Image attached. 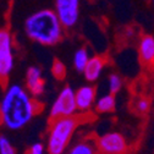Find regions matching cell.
I'll return each mask as SVG.
<instances>
[{
    "instance_id": "obj_1",
    "label": "cell",
    "mask_w": 154,
    "mask_h": 154,
    "mask_svg": "<svg viewBox=\"0 0 154 154\" xmlns=\"http://www.w3.org/2000/svg\"><path fill=\"white\" fill-rule=\"evenodd\" d=\"M41 110V104L23 86L9 85L0 99V125L18 131L27 126Z\"/></svg>"
},
{
    "instance_id": "obj_2",
    "label": "cell",
    "mask_w": 154,
    "mask_h": 154,
    "mask_svg": "<svg viewBox=\"0 0 154 154\" xmlns=\"http://www.w3.org/2000/svg\"><path fill=\"white\" fill-rule=\"evenodd\" d=\"M64 26L51 9L31 14L25 21V32L31 41L45 47L56 45L64 37Z\"/></svg>"
},
{
    "instance_id": "obj_3",
    "label": "cell",
    "mask_w": 154,
    "mask_h": 154,
    "mask_svg": "<svg viewBox=\"0 0 154 154\" xmlns=\"http://www.w3.org/2000/svg\"><path fill=\"white\" fill-rule=\"evenodd\" d=\"M79 125L80 119L76 115L50 120L45 147L48 154H64Z\"/></svg>"
},
{
    "instance_id": "obj_4",
    "label": "cell",
    "mask_w": 154,
    "mask_h": 154,
    "mask_svg": "<svg viewBox=\"0 0 154 154\" xmlns=\"http://www.w3.org/2000/svg\"><path fill=\"white\" fill-rule=\"evenodd\" d=\"M15 66L14 38L9 29H0V85H6Z\"/></svg>"
},
{
    "instance_id": "obj_5",
    "label": "cell",
    "mask_w": 154,
    "mask_h": 154,
    "mask_svg": "<svg viewBox=\"0 0 154 154\" xmlns=\"http://www.w3.org/2000/svg\"><path fill=\"white\" fill-rule=\"evenodd\" d=\"M76 111L77 106L75 99V91L70 86H65L59 92L50 108V120L73 116L76 115Z\"/></svg>"
},
{
    "instance_id": "obj_6",
    "label": "cell",
    "mask_w": 154,
    "mask_h": 154,
    "mask_svg": "<svg viewBox=\"0 0 154 154\" xmlns=\"http://www.w3.org/2000/svg\"><path fill=\"white\" fill-rule=\"evenodd\" d=\"M81 0H55V14L64 28H73L80 20Z\"/></svg>"
},
{
    "instance_id": "obj_7",
    "label": "cell",
    "mask_w": 154,
    "mask_h": 154,
    "mask_svg": "<svg viewBox=\"0 0 154 154\" xmlns=\"http://www.w3.org/2000/svg\"><path fill=\"white\" fill-rule=\"evenodd\" d=\"M97 149L100 154H125L127 143L125 137L119 132H108L97 141Z\"/></svg>"
},
{
    "instance_id": "obj_8",
    "label": "cell",
    "mask_w": 154,
    "mask_h": 154,
    "mask_svg": "<svg viewBox=\"0 0 154 154\" xmlns=\"http://www.w3.org/2000/svg\"><path fill=\"white\" fill-rule=\"evenodd\" d=\"M26 89L33 98H39L44 94L45 82L43 79V72L38 66H31L26 71Z\"/></svg>"
},
{
    "instance_id": "obj_9",
    "label": "cell",
    "mask_w": 154,
    "mask_h": 154,
    "mask_svg": "<svg viewBox=\"0 0 154 154\" xmlns=\"http://www.w3.org/2000/svg\"><path fill=\"white\" fill-rule=\"evenodd\" d=\"M95 95H97V89L94 86H82L77 91H75V99L77 110L82 112L89 111L95 104Z\"/></svg>"
},
{
    "instance_id": "obj_10",
    "label": "cell",
    "mask_w": 154,
    "mask_h": 154,
    "mask_svg": "<svg viewBox=\"0 0 154 154\" xmlns=\"http://www.w3.org/2000/svg\"><path fill=\"white\" fill-rule=\"evenodd\" d=\"M105 64H106V60L103 56H91L83 70L85 79L88 82H95L100 77L105 67Z\"/></svg>"
},
{
    "instance_id": "obj_11",
    "label": "cell",
    "mask_w": 154,
    "mask_h": 154,
    "mask_svg": "<svg viewBox=\"0 0 154 154\" xmlns=\"http://www.w3.org/2000/svg\"><path fill=\"white\" fill-rule=\"evenodd\" d=\"M140 57L143 64H152L154 63V37L152 35H143L140 41Z\"/></svg>"
},
{
    "instance_id": "obj_12",
    "label": "cell",
    "mask_w": 154,
    "mask_h": 154,
    "mask_svg": "<svg viewBox=\"0 0 154 154\" xmlns=\"http://www.w3.org/2000/svg\"><path fill=\"white\" fill-rule=\"evenodd\" d=\"M67 154H98V149L97 144L87 138L72 144L69 148Z\"/></svg>"
},
{
    "instance_id": "obj_13",
    "label": "cell",
    "mask_w": 154,
    "mask_h": 154,
    "mask_svg": "<svg viewBox=\"0 0 154 154\" xmlns=\"http://www.w3.org/2000/svg\"><path fill=\"white\" fill-rule=\"evenodd\" d=\"M116 106V100H115V95L114 94H104L103 97H100L94 104V109L97 112L100 114H106V112H111L115 110Z\"/></svg>"
},
{
    "instance_id": "obj_14",
    "label": "cell",
    "mask_w": 154,
    "mask_h": 154,
    "mask_svg": "<svg viewBox=\"0 0 154 154\" xmlns=\"http://www.w3.org/2000/svg\"><path fill=\"white\" fill-rule=\"evenodd\" d=\"M89 53L86 48H80L77 49L73 54V67L76 71L83 72L88 60H89Z\"/></svg>"
},
{
    "instance_id": "obj_15",
    "label": "cell",
    "mask_w": 154,
    "mask_h": 154,
    "mask_svg": "<svg viewBox=\"0 0 154 154\" xmlns=\"http://www.w3.org/2000/svg\"><path fill=\"white\" fill-rule=\"evenodd\" d=\"M108 86H109V92L110 94H116L120 92L121 87H122V81H121V77L118 73H111L109 76V80H108Z\"/></svg>"
},
{
    "instance_id": "obj_16",
    "label": "cell",
    "mask_w": 154,
    "mask_h": 154,
    "mask_svg": "<svg viewBox=\"0 0 154 154\" xmlns=\"http://www.w3.org/2000/svg\"><path fill=\"white\" fill-rule=\"evenodd\" d=\"M51 73L56 80H64L66 76V66L63 61L60 60H54L53 65H51Z\"/></svg>"
},
{
    "instance_id": "obj_17",
    "label": "cell",
    "mask_w": 154,
    "mask_h": 154,
    "mask_svg": "<svg viewBox=\"0 0 154 154\" xmlns=\"http://www.w3.org/2000/svg\"><path fill=\"white\" fill-rule=\"evenodd\" d=\"M0 154H16V150L6 136H0Z\"/></svg>"
},
{
    "instance_id": "obj_18",
    "label": "cell",
    "mask_w": 154,
    "mask_h": 154,
    "mask_svg": "<svg viewBox=\"0 0 154 154\" xmlns=\"http://www.w3.org/2000/svg\"><path fill=\"white\" fill-rule=\"evenodd\" d=\"M134 110H136L138 114L143 115V114H147L148 110H149V100L147 98H138L136 102H134Z\"/></svg>"
},
{
    "instance_id": "obj_19",
    "label": "cell",
    "mask_w": 154,
    "mask_h": 154,
    "mask_svg": "<svg viewBox=\"0 0 154 154\" xmlns=\"http://www.w3.org/2000/svg\"><path fill=\"white\" fill-rule=\"evenodd\" d=\"M45 150L47 148L42 142H35L27 148L26 154H45Z\"/></svg>"
},
{
    "instance_id": "obj_20",
    "label": "cell",
    "mask_w": 154,
    "mask_h": 154,
    "mask_svg": "<svg viewBox=\"0 0 154 154\" xmlns=\"http://www.w3.org/2000/svg\"><path fill=\"white\" fill-rule=\"evenodd\" d=\"M153 4H154V0H153Z\"/></svg>"
}]
</instances>
